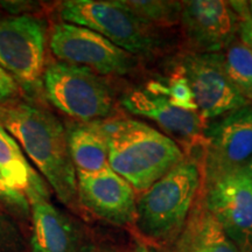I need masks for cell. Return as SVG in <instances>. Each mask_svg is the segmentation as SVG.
<instances>
[{
	"label": "cell",
	"mask_w": 252,
	"mask_h": 252,
	"mask_svg": "<svg viewBox=\"0 0 252 252\" xmlns=\"http://www.w3.org/2000/svg\"><path fill=\"white\" fill-rule=\"evenodd\" d=\"M244 172L247 173L249 179H250V180L252 181V159L247 163V166L244 167Z\"/></svg>",
	"instance_id": "28"
},
{
	"label": "cell",
	"mask_w": 252,
	"mask_h": 252,
	"mask_svg": "<svg viewBox=\"0 0 252 252\" xmlns=\"http://www.w3.org/2000/svg\"><path fill=\"white\" fill-rule=\"evenodd\" d=\"M123 106L137 116L156 122L167 133L186 143L202 141L206 130V119L196 111L176 108L168 99L146 90H134L125 94Z\"/></svg>",
	"instance_id": "13"
},
{
	"label": "cell",
	"mask_w": 252,
	"mask_h": 252,
	"mask_svg": "<svg viewBox=\"0 0 252 252\" xmlns=\"http://www.w3.org/2000/svg\"><path fill=\"white\" fill-rule=\"evenodd\" d=\"M134 252H152V251H151L150 249L146 247V245L138 244L137 247H135V249H134Z\"/></svg>",
	"instance_id": "29"
},
{
	"label": "cell",
	"mask_w": 252,
	"mask_h": 252,
	"mask_svg": "<svg viewBox=\"0 0 252 252\" xmlns=\"http://www.w3.org/2000/svg\"><path fill=\"white\" fill-rule=\"evenodd\" d=\"M108 135L109 167L134 190L144 191L185 159L178 144L135 119L103 122Z\"/></svg>",
	"instance_id": "2"
},
{
	"label": "cell",
	"mask_w": 252,
	"mask_h": 252,
	"mask_svg": "<svg viewBox=\"0 0 252 252\" xmlns=\"http://www.w3.org/2000/svg\"><path fill=\"white\" fill-rule=\"evenodd\" d=\"M181 70L203 119L220 118L248 105L226 75L222 53H194L186 56Z\"/></svg>",
	"instance_id": "9"
},
{
	"label": "cell",
	"mask_w": 252,
	"mask_h": 252,
	"mask_svg": "<svg viewBox=\"0 0 252 252\" xmlns=\"http://www.w3.org/2000/svg\"><path fill=\"white\" fill-rule=\"evenodd\" d=\"M178 252H202L196 237L194 222L190 224V228L186 230L185 234L182 235Z\"/></svg>",
	"instance_id": "24"
},
{
	"label": "cell",
	"mask_w": 252,
	"mask_h": 252,
	"mask_svg": "<svg viewBox=\"0 0 252 252\" xmlns=\"http://www.w3.org/2000/svg\"><path fill=\"white\" fill-rule=\"evenodd\" d=\"M0 174L12 187L26 195L48 191L46 182L25 157L18 141L0 124Z\"/></svg>",
	"instance_id": "16"
},
{
	"label": "cell",
	"mask_w": 252,
	"mask_h": 252,
	"mask_svg": "<svg viewBox=\"0 0 252 252\" xmlns=\"http://www.w3.org/2000/svg\"><path fill=\"white\" fill-rule=\"evenodd\" d=\"M204 174L243 169L252 159V104L222 116L204 130Z\"/></svg>",
	"instance_id": "10"
},
{
	"label": "cell",
	"mask_w": 252,
	"mask_h": 252,
	"mask_svg": "<svg viewBox=\"0 0 252 252\" xmlns=\"http://www.w3.org/2000/svg\"><path fill=\"white\" fill-rule=\"evenodd\" d=\"M20 88L13 78L0 67V104H7L21 98Z\"/></svg>",
	"instance_id": "23"
},
{
	"label": "cell",
	"mask_w": 252,
	"mask_h": 252,
	"mask_svg": "<svg viewBox=\"0 0 252 252\" xmlns=\"http://www.w3.org/2000/svg\"><path fill=\"white\" fill-rule=\"evenodd\" d=\"M239 39L252 50V17L239 24Z\"/></svg>",
	"instance_id": "26"
},
{
	"label": "cell",
	"mask_w": 252,
	"mask_h": 252,
	"mask_svg": "<svg viewBox=\"0 0 252 252\" xmlns=\"http://www.w3.org/2000/svg\"><path fill=\"white\" fill-rule=\"evenodd\" d=\"M65 131L69 154L76 173L93 174L109 167L108 135L102 121L76 123Z\"/></svg>",
	"instance_id": "15"
},
{
	"label": "cell",
	"mask_w": 252,
	"mask_h": 252,
	"mask_svg": "<svg viewBox=\"0 0 252 252\" xmlns=\"http://www.w3.org/2000/svg\"><path fill=\"white\" fill-rule=\"evenodd\" d=\"M224 50L222 54L226 75L242 96L252 104V50L237 37Z\"/></svg>",
	"instance_id": "17"
},
{
	"label": "cell",
	"mask_w": 252,
	"mask_h": 252,
	"mask_svg": "<svg viewBox=\"0 0 252 252\" xmlns=\"http://www.w3.org/2000/svg\"><path fill=\"white\" fill-rule=\"evenodd\" d=\"M76 176L81 206L112 224L127 225L134 222L135 190L110 167L93 174L76 173Z\"/></svg>",
	"instance_id": "11"
},
{
	"label": "cell",
	"mask_w": 252,
	"mask_h": 252,
	"mask_svg": "<svg viewBox=\"0 0 252 252\" xmlns=\"http://www.w3.org/2000/svg\"><path fill=\"white\" fill-rule=\"evenodd\" d=\"M194 225L202 252H239L220 223L207 210L194 220Z\"/></svg>",
	"instance_id": "19"
},
{
	"label": "cell",
	"mask_w": 252,
	"mask_h": 252,
	"mask_svg": "<svg viewBox=\"0 0 252 252\" xmlns=\"http://www.w3.org/2000/svg\"><path fill=\"white\" fill-rule=\"evenodd\" d=\"M0 209L21 222L31 219V204L26 195L9 186L0 174Z\"/></svg>",
	"instance_id": "21"
},
{
	"label": "cell",
	"mask_w": 252,
	"mask_h": 252,
	"mask_svg": "<svg viewBox=\"0 0 252 252\" xmlns=\"http://www.w3.org/2000/svg\"><path fill=\"white\" fill-rule=\"evenodd\" d=\"M77 252H116L112 250L111 248L106 247V245L103 244H94V243H89L83 245L78 249Z\"/></svg>",
	"instance_id": "27"
},
{
	"label": "cell",
	"mask_w": 252,
	"mask_h": 252,
	"mask_svg": "<svg viewBox=\"0 0 252 252\" xmlns=\"http://www.w3.org/2000/svg\"><path fill=\"white\" fill-rule=\"evenodd\" d=\"M49 48L61 62L86 67L99 76L126 75L135 65L133 55L89 28L68 23L52 27Z\"/></svg>",
	"instance_id": "8"
},
{
	"label": "cell",
	"mask_w": 252,
	"mask_h": 252,
	"mask_svg": "<svg viewBox=\"0 0 252 252\" xmlns=\"http://www.w3.org/2000/svg\"><path fill=\"white\" fill-rule=\"evenodd\" d=\"M42 87L56 109L81 123L100 122L113 110V94L108 83L86 67L52 63L43 72Z\"/></svg>",
	"instance_id": "5"
},
{
	"label": "cell",
	"mask_w": 252,
	"mask_h": 252,
	"mask_svg": "<svg viewBox=\"0 0 252 252\" xmlns=\"http://www.w3.org/2000/svg\"><path fill=\"white\" fill-rule=\"evenodd\" d=\"M249 8H250V13L252 15V1L249 2Z\"/></svg>",
	"instance_id": "30"
},
{
	"label": "cell",
	"mask_w": 252,
	"mask_h": 252,
	"mask_svg": "<svg viewBox=\"0 0 252 252\" xmlns=\"http://www.w3.org/2000/svg\"><path fill=\"white\" fill-rule=\"evenodd\" d=\"M202 180V166L185 157L137 198L134 222L138 231L160 244L175 238L188 219Z\"/></svg>",
	"instance_id": "3"
},
{
	"label": "cell",
	"mask_w": 252,
	"mask_h": 252,
	"mask_svg": "<svg viewBox=\"0 0 252 252\" xmlns=\"http://www.w3.org/2000/svg\"><path fill=\"white\" fill-rule=\"evenodd\" d=\"M0 124L13 135L59 200L74 209L80 206L76 171L61 122L34 100L19 98L0 104Z\"/></svg>",
	"instance_id": "1"
},
{
	"label": "cell",
	"mask_w": 252,
	"mask_h": 252,
	"mask_svg": "<svg viewBox=\"0 0 252 252\" xmlns=\"http://www.w3.org/2000/svg\"><path fill=\"white\" fill-rule=\"evenodd\" d=\"M59 12L63 23L89 28L133 56H151L159 48L153 27L134 17L121 0H67Z\"/></svg>",
	"instance_id": "4"
},
{
	"label": "cell",
	"mask_w": 252,
	"mask_h": 252,
	"mask_svg": "<svg viewBox=\"0 0 252 252\" xmlns=\"http://www.w3.org/2000/svg\"><path fill=\"white\" fill-rule=\"evenodd\" d=\"M180 23L185 35L198 53H220L236 39L239 20L229 1H182Z\"/></svg>",
	"instance_id": "12"
},
{
	"label": "cell",
	"mask_w": 252,
	"mask_h": 252,
	"mask_svg": "<svg viewBox=\"0 0 252 252\" xmlns=\"http://www.w3.org/2000/svg\"><path fill=\"white\" fill-rule=\"evenodd\" d=\"M21 238L18 230L0 212V252H20Z\"/></svg>",
	"instance_id": "22"
},
{
	"label": "cell",
	"mask_w": 252,
	"mask_h": 252,
	"mask_svg": "<svg viewBox=\"0 0 252 252\" xmlns=\"http://www.w3.org/2000/svg\"><path fill=\"white\" fill-rule=\"evenodd\" d=\"M146 91L163 96L176 108L197 112L193 93L182 70L173 75L166 84L161 82H151Z\"/></svg>",
	"instance_id": "20"
},
{
	"label": "cell",
	"mask_w": 252,
	"mask_h": 252,
	"mask_svg": "<svg viewBox=\"0 0 252 252\" xmlns=\"http://www.w3.org/2000/svg\"><path fill=\"white\" fill-rule=\"evenodd\" d=\"M33 2L30 1H0V9L12 14V17L28 15L31 8H33Z\"/></svg>",
	"instance_id": "25"
},
{
	"label": "cell",
	"mask_w": 252,
	"mask_h": 252,
	"mask_svg": "<svg viewBox=\"0 0 252 252\" xmlns=\"http://www.w3.org/2000/svg\"><path fill=\"white\" fill-rule=\"evenodd\" d=\"M46 30L33 15L0 19V67L32 100L43 91Z\"/></svg>",
	"instance_id": "6"
},
{
	"label": "cell",
	"mask_w": 252,
	"mask_h": 252,
	"mask_svg": "<svg viewBox=\"0 0 252 252\" xmlns=\"http://www.w3.org/2000/svg\"><path fill=\"white\" fill-rule=\"evenodd\" d=\"M48 193L27 195L31 204V251L77 252L78 231L72 220L52 204Z\"/></svg>",
	"instance_id": "14"
},
{
	"label": "cell",
	"mask_w": 252,
	"mask_h": 252,
	"mask_svg": "<svg viewBox=\"0 0 252 252\" xmlns=\"http://www.w3.org/2000/svg\"><path fill=\"white\" fill-rule=\"evenodd\" d=\"M206 210L239 252H252V181L243 169L204 174Z\"/></svg>",
	"instance_id": "7"
},
{
	"label": "cell",
	"mask_w": 252,
	"mask_h": 252,
	"mask_svg": "<svg viewBox=\"0 0 252 252\" xmlns=\"http://www.w3.org/2000/svg\"><path fill=\"white\" fill-rule=\"evenodd\" d=\"M134 17L150 27L173 26L180 21L182 1L169 0H121Z\"/></svg>",
	"instance_id": "18"
}]
</instances>
